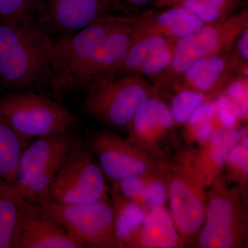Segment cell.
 <instances>
[{
    "label": "cell",
    "instance_id": "9",
    "mask_svg": "<svg viewBox=\"0 0 248 248\" xmlns=\"http://www.w3.org/2000/svg\"><path fill=\"white\" fill-rule=\"evenodd\" d=\"M75 138L71 133L37 138L23 151L12 185L36 205L49 202L54 179Z\"/></svg>",
    "mask_w": 248,
    "mask_h": 248
},
{
    "label": "cell",
    "instance_id": "20",
    "mask_svg": "<svg viewBox=\"0 0 248 248\" xmlns=\"http://www.w3.org/2000/svg\"><path fill=\"white\" fill-rule=\"evenodd\" d=\"M114 233L117 248H127L143 223L147 210L118 194H112Z\"/></svg>",
    "mask_w": 248,
    "mask_h": 248
},
{
    "label": "cell",
    "instance_id": "29",
    "mask_svg": "<svg viewBox=\"0 0 248 248\" xmlns=\"http://www.w3.org/2000/svg\"><path fill=\"white\" fill-rule=\"evenodd\" d=\"M223 93L237 108L242 121L248 122V78L236 77L228 85Z\"/></svg>",
    "mask_w": 248,
    "mask_h": 248
},
{
    "label": "cell",
    "instance_id": "24",
    "mask_svg": "<svg viewBox=\"0 0 248 248\" xmlns=\"http://www.w3.org/2000/svg\"><path fill=\"white\" fill-rule=\"evenodd\" d=\"M184 135L188 143H202L217 129L223 128L217 115L215 101L201 104L184 124Z\"/></svg>",
    "mask_w": 248,
    "mask_h": 248
},
{
    "label": "cell",
    "instance_id": "4",
    "mask_svg": "<svg viewBox=\"0 0 248 248\" xmlns=\"http://www.w3.org/2000/svg\"><path fill=\"white\" fill-rule=\"evenodd\" d=\"M247 29L246 8L231 14L221 22L205 24L195 33L176 41L170 66L153 80L158 95L163 98L172 94L178 80L197 60L232 51L238 37Z\"/></svg>",
    "mask_w": 248,
    "mask_h": 248
},
{
    "label": "cell",
    "instance_id": "2",
    "mask_svg": "<svg viewBox=\"0 0 248 248\" xmlns=\"http://www.w3.org/2000/svg\"><path fill=\"white\" fill-rule=\"evenodd\" d=\"M119 15L108 14L74 33L53 42L49 84L56 94L86 88L99 48Z\"/></svg>",
    "mask_w": 248,
    "mask_h": 248
},
{
    "label": "cell",
    "instance_id": "1",
    "mask_svg": "<svg viewBox=\"0 0 248 248\" xmlns=\"http://www.w3.org/2000/svg\"><path fill=\"white\" fill-rule=\"evenodd\" d=\"M53 45L33 18L0 23V84L23 89L49 83Z\"/></svg>",
    "mask_w": 248,
    "mask_h": 248
},
{
    "label": "cell",
    "instance_id": "21",
    "mask_svg": "<svg viewBox=\"0 0 248 248\" xmlns=\"http://www.w3.org/2000/svg\"><path fill=\"white\" fill-rule=\"evenodd\" d=\"M239 0H156L155 7L179 6L205 24L221 22L231 16Z\"/></svg>",
    "mask_w": 248,
    "mask_h": 248
},
{
    "label": "cell",
    "instance_id": "17",
    "mask_svg": "<svg viewBox=\"0 0 248 248\" xmlns=\"http://www.w3.org/2000/svg\"><path fill=\"white\" fill-rule=\"evenodd\" d=\"M246 133L247 126L218 128L197 149H194V161L203 173L207 187L223 173L228 153Z\"/></svg>",
    "mask_w": 248,
    "mask_h": 248
},
{
    "label": "cell",
    "instance_id": "16",
    "mask_svg": "<svg viewBox=\"0 0 248 248\" xmlns=\"http://www.w3.org/2000/svg\"><path fill=\"white\" fill-rule=\"evenodd\" d=\"M113 11L111 0H48L45 19L50 27L68 35Z\"/></svg>",
    "mask_w": 248,
    "mask_h": 248
},
{
    "label": "cell",
    "instance_id": "18",
    "mask_svg": "<svg viewBox=\"0 0 248 248\" xmlns=\"http://www.w3.org/2000/svg\"><path fill=\"white\" fill-rule=\"evenodd\" d=\"M186 244L178 232L170 213L164 205L147 212L140 230L127 248H184Z\"/></svg>",
    "mask_w": 248,
    "mask_h": 248
},
{
    "label": "cell",
    "instance_id": "30",
    "mask_svg": "<svg viewBox=\"0 0 248 248\" xmlns=\"http://www.w3.org/2000/svg\"><path fill=\"white\" fill-rule=\"evenodd\" d=\"M217 115L222 126L227 129L238 128V124L242 121L237 108L226 94L222 93L215 100Z\"/></svg>",
    "mask_w": 248,
    "mask_h": 248
},
{
    "label": "cell",
    "instance_id": "31",
    "mask_svg": "<svg viewBox=\"0 0 248 248\" xmlns=\"http://www.w3.org/2000/svg\"><path fill=\"white\" fill-rule=\"evenodd\" d=\"M114 9L120 10L124 15L138 14L142 10L147 9L152 4L154 5L156 0H111Z\"/></svg>",
    "mask_w": 248,
    "mask_h": 248
},
{
    "label": "cell",
    "instance_id": "22",
    "mask_svg": "<svg viewBox=\"0 0 248 248\" xmlns=\"http://www.w3.org/2000/svg\"><path fill=\"white\" fill-rule=\"evenodd\" d=\"M170 41L172 40L163 36L156 35L138 37L109 78H118L138 75L139 71L152 54Z\"/></svg>",
    "mask_w": 248,
    "mask_h": 248
},
{
    "label": "cell",
    "instance_id": "3",
    "mask_svg": "<svg viewBox=\"0 0 248 248\" xmlns=\"http://www.w3.org/2000/svg\"><path fill=\"white\" fill-rule=\"evenodd\" d=\"M207 192L205 221L195 246L200 248H246L248 245V190L228 185L223 173Z\"/></svg>",
    "mask_w": 248,
    "mask_h": 248
},
{
    "label": "cell",
    "instance_id": "14",
    "mask_svg": "<svg viewBox=\"0 0 248 248\" xmlns=\"http://www.w3.org/2000/svg\"><path fill=\"white\" fill-rule=\"evenodd\" d=\"M40 205L25 200L17 248H84Z\"/></svg>",
    "mask_w": 248,
    "mask_h": 248
},
{
    "label": "cell",
    "instance_id": "19",
    "mask_svg": "<svg viewBox=\"0 0 248 248\" xmlns=\"http://www.w3.org/2000/svg\"><path fill=\"white\" fill-rule=\"evenodd\" d=\"M24 202L12 184L0 179V248H17Z\"/></svg>",
    "mask_w": 248,
    "mask_h": 248
},
{
    "label": "cell",
    "instance_id": "13",
    "mask_svg": "<svg viewBox=\"0 0 248 248\" xmlns=\"http://www.w3.org/2000/svg\"><path fill=\"white\" fill-rule=\"evenodd\" d=\"M170 108L159 96H153L137 111L127 125L128 140L160 161L169 164L163 142L174 125Z\"/></svg>",
    "mask_w": 248,
    "mask_h": 248
},
{
    "label": "cell",
    "instance_id": "32",
    "mask_svg": "<svg viewBox=\"0 0 248 248\" xmlns=\"http://www.w3.org/2000/svg\"><path fill=\"white\" fill-rule=\"evenodd\" d=\"M234 53L241 62V65L248 67V29L241 32L235 43Z\"/></svg>",
    "mask_w": 248,
    "mask_h": 248
},
{
    "label": "cell",
    "instance_id": "8",
    "mask_svg": "<svg viewBox=\"0 0 248 248\" xmlns=\"http://www.w3.org/2000/svg\"><path fill=\"white\" fill-rule=\"evenodd\" d=\"M108 191L107 178L86 141L75 138L54 179L48 202L92 203L110 200Z\"/></svg>",
    "mask_w": 248,
    "mask_h": 248
},
{
    "label": "cell",
    "instance_id": "15",
    "mask_svg": "<svg viewBox=\"0 0 248 248\" xmlns=\"http://www.w3.org/2000/svg\"><path fill=\"white\" fill-rule=\"evenodd\" d=\"M133 15L138 37L160 35L176 42L195 33L205 25L198 17L179 6L147 8Z\"/></svg>",
    "mask_w": 248,
    "mask_h": 248
},
{
    "label": "cell",
    "instance_id": "12",
    "mask_svg": "<svg viewBox=\"0 0 248 248\" xmlns=\"http://www.w3.org/2000/svg\"><path fill=\"white\" fill-rule=\"evenodd\" d=\"M238 76L248 78V67L241 65L234 50L197 60L178 80L172 94L190 90L203 94L207 101H215Z\"/></svg>",
    "mask_w": 248,
    "mask_h": 248
},
{
    "label": "cell",
    "instance_id": "5",
    "mask_svg": "<svg viewBox=\"0 0 248 248\" xmlns=\"http://www.w3.org/2000/svg\"><path fill=\"white\" fill-rule=\"evenodd\" d=\"M170 215L186 246H195L206 213L205 177L194 161V148L185 149L172 161L169 170Z\"/></svg>",
    "mask_w": 248,
    "mask_h": 248
},
{
    "label": "cell",
    "instance_id": "6",
    "mask_svg": "<svg viewBox=\"0 0 248 248\" xmlns=\"http://www.w3.org/2000/svg\"><path fill=\"white\" fill-rule=\"evenodd\" d=\"M86 89L84 113L110 128H126L142 104L158 96L153 84L138 75L99 78Z\"/></svg>",
    "mask_w": 248,
    "mask_h": 248
},
{
    "label": "cell",
    "instance_id": "28",
    "mask_svg": "<svg viewBox=\"0 0 248 248\" xmlns=\"http://www.w3.org/2000/svg\"><path fill=\"white\" fill-rule=\"evenodd\" d=\"M35 6L36 0H0V23L31 19Z\"/></svg>",
    "mask_w": 248,
    "mask_h": 248
},
{
    "label": "cell",
    "instance_id": "7",
    "mask_svg": "<svg viewBox=\"0 0 248 248\" xmlns=\"http://www.w3.org/2000/svg\"><path fill=\"white\" fill-rule=\"evenodd\" d=\"M0 120L28 140L71 133L79 124L76 116L61 104L31 92L0 97Z\"/></svg>",
    "mask_w": 248,
    "mask_h": 248
},
{
    "label": "cell",
    "instance_id": "10",
    "mask_svg": "<svg viewBox=\"0 0 248 248\" xmlns=\"http://www.w3.org/2000/svg\"><path fill=\"white\" fill-rule=\"evenodd\" d=\"M84 140L106 178L113 184L130 176L169 175L172 161H160L110 130L90 132Z\"/></svg>",
    "mask_w": 248,
    "mask_h": 248
},
{
    "label": "cell",
    "instance_id": "26",
    "mask_svg": "<svg viewBox=\"0 0 248 248\" xmlns=\"http://www.w3.org/2000/svg\"><path fill=\"white\" fill-rule=\"evenodd\" d=\"M208 102L203 94L190 90H182L173 94L170 110L174 124L182 125L187 122L193 111L203 103Z\"/></svg>",
    "mask_w": 248,
    "mask_h": 248
},
{
    "label": "cell",
    "instance_id": "23",
    "mask_svg": "<svg viewBox=\"0 0 248 248\" xmlns=\"http://www.w3.org/2000/svg\"><path fill=\"white\" fill-rule=\"evenodd\" d=\"M29 141L0 120V179L11 184L14 183L21 156Z\"/></svg>",
    "mask_w": 248,
    "mask_h": 248
},
{
    "label": "cell",
    "instance_id": "27",
    "mask_svg": "<svg viewBox=\"0 0 248 248\" xmlns=\"http://www.w3.org/2000/svg\"><path fill=\"white\" fill-rule=\"evenodd\" d=\"M174 42L170 41L167 45L155 50L141 67L138 76L148 77L153 81L168 69L172 63Z\"/></svg>",
    "mask_w": 248,
    "mask_h": 248
},
{
    "label": "cell",
    "instance_id": "11",
    "mask_svg": "<svg viewBox=\"0 0 248 248\" xmlns=\"http://www.w3.org/2000/svg\"><path fill=\"white\" fill-rule=\"evenodd\" d=\"M40 206L84 248H117L111 199L77 204L48 202Z\"/></svg>",
    "mask_w": 248,
    "mask_h": 248
},
{
    "label": "cell",
    "instance_id": "25",
    "mask_svg": "<svg viewBox=\"0 0 248 248\" xmlns=\"http://www.w3.org/2000/svg\"><path fill=\"white\" fill-rule=\"evenodd\" d=\"M228 180L248 190V135L246 133L232 147L225 163Z\"/></svg>",
    "mask_w": 248,
    "mask_h": 248
}]
</instances>
